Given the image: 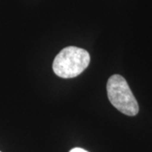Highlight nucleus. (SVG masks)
Here are the masks:
<instances>
[{"instance_id":"f257e3e1","label":"nucleus","mask_w":152,"mask_h":152,"mask_svg":"<svg viewBox=\"0 0 152 152\" xmlns=\"http://www.w3.org/2000/svg\"><path fill=\"white\" fill-rule=\"evenodd\" d=\"M91 61L89 53L77 47H67L56 56L53 64L55 75L69 79L80 75Z\"/></svg>"},{"instance_id":"20e7f679","label":"nucleus","mask_w":152,"mask_h":152,"mask_svg":"<svg viewBox=\"0 0 152 152\" xmlns=\"http://www.w3.org/2000/svg\"><path fill=\"white\" fill-rule=\"evenodd\" d=\"M0 152H1V151H0Z\"/></svg>"},{"instance_id":"f03ea898","label":"nucleus","mask_w":152,"mask_h":152,"mask_svg":"<svg viewBox=\"0 0 152 152\" xmlns=\"http://www.w3.org/2000/svg\"><path fill=\"white\" fill-rule=\"evenodd\" d=\"M107 91L111 104L122 113L131 117L138 114L139 104L123 76H111L107 84Z\"/></svg>"},{"instance_id":"7ed1b4c3","label":"nucleus","mask_w":152,"mask_h":152,"mask_svg":"<svg viewBox=\"0 0 152 152\" xmlns=\"http://www.w3.org/2000/svg\"><path fill=\"white\" fill-rule=\"evenodd\" d=\"M69 152H88L86 150L84 149H81V148H74L73 150H71Z\"/></svg>"}]
</instances>
